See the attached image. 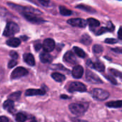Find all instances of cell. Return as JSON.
<instances>
[{
    "label": "cell",
    "mask_w": 122,
    "mask_h": 122,
    "mask_svg": "<svg viewBox=\"0 0 122 122\" xmlns=\"http://www.w3.org/2000/svg\"><path fill=\"white\" fill-rule=\"evenodd\" d=\"M70 112L76 116H80L84 114L89 108V104L87 103H73L69 107Z\"/></svg>",
    "instance_id": "6da1fadb"
},
{
    "label": "cell",
    "mask_w": 122,
    "mask_h": 122,
    "mask_svg": "<svg viewBox=\"0 0 122 122\" xmlns=\"http://www.w3.org/2000/svg\"><path fill=\"white\" fill-rule=\"evenodd\" d=\"M8 4L12 9L16 10L19 12H21V14L26 13V14H36V15L41 14V12L39 10L32 8V7H24V6H21L19 5H16L14 4H11V3H9Z\"/></svg>",
    "instance_id": "7a4b0ae2"
},
{
    "label": "cell",
    "mask_w": 122,
    "mask_h": 122,
    "mask_svg": "<svg viewBox=\"0 0 122 122\" xmlns=\"http://www.w3.org/2000/svg\"><path fill=\"white\" fill-rule=\"evenodd\" d=\"M19 31V25L14 22L10 21V22H8L6 24L5 29H4V33H3V35L4 36L9 37V36H14V34H16Z\"/></svg>",
    "instance_id": "3957f363"
},
{
    "label": "cell",
    "mask_w": 122,
    "mask_h": 122,
    "mask_svg": "<svg viewBox=\"0 0 122 122\" xmlns=\"http://www.w3.org/2000/svg\"><path fill=\"white\" fill-rule=\"evenodd\" d=\"M92 97L99 101H104L106 100L107 99L109 98V93L104 89H94L92 92Z\"/></svg>",
    "instance_id": "277c9868"
},
{
    "label": "cell",
    "mask_w": 122,
    "mask_h": 122,
    "mask_svg": "<svg viewBox=\"0 0 122 122\" xmlns=\"http://www.w3.org/2000/svg\"><path fill=\"white\" fill-rule=\"evenodd\" d=\"M69 91L70 92H86V86L79 81H74L69 84Z\"/></svg>",
    "instance_id": "5b68a950"
},
{
    "label": "cell",
    "mask_w": 122,
    "mask_h": 122,
    "mask_svg": "<svg viewBox=\"0 0 122 122\" xmlns=\"http://www.w3.org/2000/svg\"><path fill=\"white\" fill-rule=\"evenodd\" d=\"M28 74V71L24 68V67H17L11 73V79H19L22 76H26Z\"/></svg>",
    "instance_id": "8992f818"
},
{
    "label": "cell",
    "mask_w": 122,
    "mask_h": 122,
    "mask_svg": "<svg viewBox=\"0 0 122 122\" xmlns=\"http://www.w3.org/2000/svg\"><path fill=\"white\" fill-rule=\"evenodd\" d=\"M86 81H88L92 84H102V81L99 78V76L89 70L86 71Z\"/></svg>",
    "instance_id": "52a82bcc"
},
{
    "label": "cell",
    "mask_w": 122,
    "mask_h": 122,
    "mask_svg": "<svg viewBox=\"0 0 122 122\" xmlns=\"http://www.w3.org/2000/svg\"><path fill=\"white\" fill-rule=\"evenodd\" d=\"M68 24H69L70 25L73 26H76V27H81V28H84L86 26L87 24V21H86L84 19H70L67 21Z\"/></svg>",
    "instance_id": "ba28073f"
},
{
    "label": "cell",
    "mask_w": 122,
    "mask_h": 122,
    "mask_svg": "<svg viewBox=\"0 0 122 122\" xmlns=\"http://www.w3.org/2000/svg\"><path fill=\"white\" fill-rule=\"evenodd\" d=\"M42 47L46 52L52 51L55 48V42L52 39H46L44 41Z\"/></svg>",
    "instance_id": "9c48e42d"
},
{
    "label": "cell",
    "mask_w": 122,
    "mask_h": 122,
    "mask_svg": "<svg viewBox=\"0 0 122 122\" xmlns=\"http://www.w3.org/2000/svg\"><path fill=\"white\" fill-rule=\"evenodd\" d=\"M22 15L24 16V17L26 20H28L29 21H30V22H31V23H34V24H41V23H42V22L44 21V19L37 17L36 14L24 13V14H22Z\"/></svg>",
    "instance_id": "30bf717a"
},
{
    "label": "cell",
    "mask_w": 122,
    "mask_h": 122,
    "mask_svg": "<svg viewBox=\"0 0 122 122\" xmlns=\"http://www.w3.org/2000/svg\"><path fill=\"white\" fill-rule=\"evenodd\" d=\"M72 76L75 79H80L84 74V69L80 65L75 66L72 69Z\"/></svg>",
    "instance_id": "8fae6325"
},
{
    "label": "cell",
    "mask_w": 122,
    "mask_h": 122,
    "mask_svg": "<svg viewBox=\"0 0 122 122\" xmlns=\"http://www.w3.org/2000/svg\"><path fill=\"white\" fill-rule=\"evenodd\" d=\"M64 60L66 62L69 63V64H76V59L74 53L71 52V51H67L64 54Z\"/></svg>",
    "instance_id": "7c38bea8"
},
{
    "label": "cell",
    "mask_w": 122,
    "mask_h": 122,
    "mask_svg": "<svg viewBox=\"0 0 122 122\" xmlns=\"http://www.w3.org/2000/svg\"><path fill=\"white\" fill-rule=\"evenodd\" d=\"M45 94V91L42 89H30L26 91L25 95L30 97V96H37V95H44Z\"/></svg>",
    "instance_id": "4fadbf2b"
},
{
    "label": "cell",
    "mask_w": 122,
    "mask_h": 122,
    "mask_svg": "<svg viewBox=\"0 0 122 122\" xmlns=\"http://www.w3.org/2000/svg\"><path fill=\"white\" fill-rule=\"evenodd\" d=\"M87 64H89V66L93 67L94 69H95L96 70L99 71H104L105 69V66L103 64V63L100 62V61H96L94 63H92L90 61H89V63L87 62Z\"/></svg>",
    "instance_id": "5bb4252c"
},
{
    "label": "cell",
    "mask_w": 122,
    "mask_h": 122,
    "mask_svg": "<svg viewBox=\"0 0 122 122\" xmlns=\"http://www.w3.org/2000/svg\"><path fill=\"white\" fill-rule=\"evenodd\" d=\"M24 60L29 66H33L35 65V59H34V57L30 53H26V54H24Z\"/></svg>",
    "instance_id": "9a60e30c"
},
{
    "label": "cell",
    "mask_w": 122,
    "mask_h": 122,
    "mask_svg": "<svg viewBox=\"0 0 122 122\" xmlns=\"http://www.w3.org/2000/svg\"><path fill=\"white\" fill-rule=\"evenodd\" d=\"M52 56L49 54V52H43L40 54V60L42 63H51L52 61Z\"/></svg>",
    "instance_id": "2e32d148"
},
{
    "label": "cell",
    "mask_w": 122,
    "mask_h": 122,
    "mask_svg": "<svg viewBox=\"0 0 122 122\" xmlns=\"http://www.w3.org/2000/svg\"><path fill=\"white\" fill-rule=\"evenodd\" d=\"M20 44H21V41L18 38H15V37L11 38L6 41V44L11 47H17L20 45Z\"/></svg>",
    "instance_id": "e0dca14e"
},
{
    "label": "cell",
    "mask_w": 122,
    "mask_h": 122,
    "mask_svg": "<svg viewBox=\"0 0 122 122\" xmlns=\"http://www.w3.org/2000/svg\"><path fill=\"white\" fill-rule=\"evenodd\" d=\"M3 106L4 109H6L9 112H12L14 108V102L11 99H8L4 103Z\"/></svg>",
    "instance_id": "ac0fdd59"
},
{
    "label": "cell",
    "mask_w": 122,
    "mask_h": 122,
    "mask_svg": "<svg viewBox=\"0 0 122 122\" xmlns=\"http://www.w3.org/2000/svg\"><path fill=\"white\" fill-rule=\"evenodd\" d=\"M51 77L57 82H62L65 80L66 77L64 75L60 74V73H57V72H54L51 74Z\"/></svg>",
    "instance_id": "d6986e66"
},
{
    "label": "cell",
    "mask_w": 122,
    "mask_h": 122,
    "mask_svg": "<svg viewBox=\"0 0 122 122\" xmlns=\"http://www.w3.org/2000/svg\"><path fill=\"white\" fill-rule=\"evenodd\" d=\"M86 21H87V24L92 28H96V27L99 26V25H100V22L98 20H97V19H95L94 18H89V19H87Z\"/></svg>",
    "instance_id": "ffe728a7"
},
{
    "label": "cell",
    "mask_w": 122,
    "mask_h": 122,
    "mask_svg": "<svg viewBox=\"0 0 122 122\" xmlns=\"http://www.w3.org/2000/svg\"><path fill=\"white\" fill-rule=\"evenodd\" d=\"M107 106L111 108H120V107H122V101L110 102L107 103Z\"/></svg>",
    "instance_id": "44dd1931"
},
{
    "label": "cell",
    "mask_w": 122,
    "mask_h": 122,
    "mask_svg": "<svg viewBox=\"0 0 122 122\" xmlns=\"http://www.w3.org/2000/svg\"><path fill=\"white\" fill-rule=\"evenodd\" d=\"M73 49H74L75 54H76L78 56H79V57H81V58H84V57L86 56L85 52H84L81 49H80L79 47L74 46V47L73 48Z\"/></svg>",
    "instance_id": "7402d4cb"
},
{
    "label": "cell",
    "mask_w": 122,
    "mask_h": 122,
    "mask_svg": "<svg viewBox=\"0 0 122 122\" xmlns=\"http://www.w3.org/2000/svg\"><path fill=\"white\" fill-rule=\"evenodd\" d=\"M59 11H60L61 14L64 15V16H69L72 14V11L71 10L68 9L67 8H66L63 6H59Z\"/></svg>",
    "instance_id": "603a6c76"
},
{
    "label": "cell",
    "mask_w": 122,
    "mask_h": 122,
    "mask_svg": "<svg viewBox=\"0 0 122 122\" xmlns=\"http://www.w3.org/2000/svg\"><path fill=\"white\" fill-rule=\"evenodd\" d=\"M26 120V116L22 113H19L16 116V122H24Z\"/></svg>",
    "instance_id": "cb8c5ba5"
},
{
    "label": "cell",
    "mask_w": 122,
    "mask_h": 122,
    "mask_svg": "<svg viewBox=\"0 0 122 122\" xmlns=\"http://www.w3.org/2000/svg\"><path fill=\"white\" fill-rule=\"evenodd\" d=\"M81 42L86 45H89L92 43V39L90 38L89 36L85 34L81 37Z\"/></svg>",
    "instance_id": "d4e9b609"
},
{
    "label": "cell",
    "mask_w": 122,
    "mask_h": 122,
    "mask_svg": "<svg viewBox=\"0 0 122 122\" xmlns=\"http://www.w3.org/2000/svg\"><path fill=\"white\" fill-rule=\"evenodd\" d=\"M93 51H94V52L96 53V54L102 53V52L103 51V47H102L101 45L95 44V45L93 46Z\"/></svg>",
    "instance_id": "484cf974"
},
{
    "label": "cell",
    "mask_w": 122,
    "mask_h": 122,
    "mask_svg": "<svg viewBox=\"0 0 122 122\" xmlns=\"http://www.w3.org/2000/svg\"><path fill=\"white\" fill-rule=\"evenodd\" d=\"M20 95H21V92H15V93L11 94L9 96V98H11V100H17L19 98Z\"/></svg>",
    "instance_id": "4316f807"
},
{
    "label": "cell",
    "mask_w": 122,
    "mask_h": 122,
    "mask_svg": "<svg viewBox=\"0 0 122 122\" xmlns=\"http://www.w3.org/2000/svg\"><path fill=\"white\" fill-rule=\"evenodd\" d=\"M107 31H110V30H109V29L108 27H102L97 32V35H101V34H104V32H107Z\"/></svg>",
    "instance_id": "83f0119b"
},
{
    "label": "cell",
    "mask_w": 122,
    "mask_h": 122,
    "mask_svg": "<svg viewBox=\"0 0 122 122\" xmlns=\"http://www.w3.org/2000/svg\"><path fill=\"white\" fill-rule=\"evenodd\" d=\"M110 72L113 74V75H114V76H118V77H122V74L121 72H119V71H117V70H115V69H110Z\"/></svg>",
    "instance_id": "f1b7e54d"
},
{
    "label": "cell",
    "mask_w": 122,
    "mask_h": 122,
    "mask_svg": "<svg viewBox=\"0 0 122 122\" xmlns=\"http://www.w3.org/2000/svg\"><path fill=\"white\" fill-rule=\"evenodd\" d=\"M17 64V61H16V59H12L8 64V67L9 68H13L14 66H16Z\"/></svg>",
    "instance_id": "f546056e"
},
{
    "label": "cell",
    "mask_w": 122,
    "mask_h": 122,
    "mask_svg": "<svg viewBox=\"0 0 122 122\" xmlns=\"http://www.w3.org/2000/svg\"><path fill=\"white\" fill-rule=\"evenodd\" d=\"M104 41L107 44H115L117 42V40L116 39H107Z\"/></svg>",
    "instance_id": "4dcf8cb0"
},
{
    "label": "cell",
    "mask_w": 122,
    "mask_h": 122,
    "mask_svg": "<svg viewBox=\"0 0 122 122\" xmlns=\"http://www.w3.org/2000/svg\"><path fill=\"white\" fill-rule=\"evenodd\" d=\"M106 77H107V79L109 81H110L112 84H117V81H116V80L114 79V78L112 77V76H106Z\"/></svg>",
    "instance_id": "1f68e13d"
},
{
    "label": "cell",
    "mask_w": 122,
    "mask_h": 122,
    "mask_svg": "<svg viewBox=\"0 0 122 122\" xmlns=\"http://www.w3.org/2000/svg\"><path fill=\"white\" fill-rule=\"evenodd\" d=\"M10 56H11V57H12V59H16L18 58V54H17L16 52L14 51H12L10 52Z\"/></svg>",
    "instance_id": "d6a6232c"
},
{
    "label": "cell",
    "mask_w": 122,
    "mask_h": 122,
    "mask_svg": "<svg viewBox=\"0 0 122 122\" xmlns=\"http://www.w3.org/2000/svg\"><path fill=\"white\" fill-rule=\"evenodd\" d=\"M42 5L47 6L49 4V0H38Z\"/></svg>",
    "instance_id": "836d02e7"
},
{
    "label": "cell",
    "mask_w": 122,
    "mask_h": 122,
    "mask_svg": "<svg viewBox=\"0 0 122 122\" xmlns=\"http://www.w3.org/2000/svg\"><path fill=\"white\" fill-rule=\"evenodd\" d=\"M77 8H79V9H86V10H88V11H89L90 10H92V8H90V7H86V6H84V5H79V6H77Z\"/></svg>",
    "instance_id": "e575fe53"
},
{
    "label": "cell",
    "mask_w": 122,
    "mask_h": 122,
    "mask_svg": "<svg viewBox=\"0 0 122 122\" xmlns=\"http://www.w3.org/2000/svg\"><path fill=\"white\" fill-rule=\"evenodd\" d=\"M0 122H11L10 120L6 117H4V116H2L0 117Z\"/></svg>",
    "instance_id": "d590c367"
},
{
    "label": "cell",
    "mask_w": 122,
    "mask_h": 122,
    "mask_svg": "<svg viewBox=\"0 0 122 122\" xmlns=\"http://www.w3.org/2000/svg\"><path fill=\"white\" fill-rule=\"evenodd\" d=\"M41 47H42V45H41L40 43H37V44H36L34 45V48H35V49H36V51H39Z\"/></svg>",
    "instance_id": "8d00e7d4"
},
{
    "label": "cell",
    "mask_w": 122,
    "mask_h": 122,
    "mask_svg": "<svg viewBox=\"0 0 122 122\" xmlns=\"http://www.w3.org/2000/svg\"><path fill=\"white\" fill-rule=\"evenodd\" d=\"M118 36L120 39H122V27H121L118 31Z\"/></svg>",
    "instance_id": "74e56055"
},
{
    "label": "cell",
    "mask_w": 122,
    "mask_h": 122,
    "mask_svg": "<svg viewBox=\"0 0 122 122\" xmlns=\"http://www.w3.org/2000/svg\"><path fill=\"white\" fill-rule=\"evenodd\" d=\"M114 51H117V52L122 53V49H114Z\"/></svg>",
    "instance_id": "f35d334b"
},
{
    "label": "cell",
    "mask_w": 122,
    "mask_h": 122,
    "mask_svg": "<svg viewBox=\"0 0 122 122\" xmlns=\"http://www.w3.org/2000/svg\"><path fill=\"white\" fill-rule=\"evenodd\" d=\"M36 122V120H32L31 122Z\"/></svg>",
    "instance_id": "ab89813d"
},
{
    "label": "cell",
    "mask_w": 122,
    "mask_h": 122,
    "mask_svg": "<svg viewBox=\"0 0 122 122\" xmlns=\"http://www.w3.org/2000/svg\"></svg>",
    "instance_id": "60d3db41"
}]
</instances>
